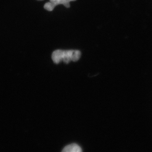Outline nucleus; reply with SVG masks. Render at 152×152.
Masks as SVG:
<instances>
[{
	"instance_id": "f257e3e1",
	"label": "nucleus",
	"mask_w": 152,
	"mask_h": 152,
	"mask_svg": "<svg viewBox=\"0 0 152 152\" xmlns=\"http://www.w3.org/2000/svg\"><path fill=\"white\" fill-rule=\"evenodd\" d=\"M81 55V52L77 50H58L53 52L52 58L56 64H59L62 61L66 64H69L71 61L75 62L78 61Z\"/></svg>"
},
{
	"instance_id": "f03ea898",
	"label": "nucleus",
	"mask_w": 152,
	"mask_h": 152,
	"mask_svg": "<svg viewBox=\"0 0 152 152\" xmlns=\"http://www.w3.org/2000/svg\"><path fill=\"white\" fill-rule=\"evenodd\" d=\"M76 0H50V2L46 3L44 5V9L48 11H52L55 7L59 5H64L66 8L70 7V2Z\"/></svg>"
},
{
	"instance_id": "7ed1b4c3",
	"label": "nucleus",
	"mask_w": 152,
	"mask_h": 152,
	"mask_svg": "<svg viewBox=\"0 0 152 152\" xmlns=\"http://www.w3.org/2000/svg\"><path fill=\"white\" fill-rule=\"evenodd\" d=\"M62 152H82V150L77 144L73 143L66 146Z\"/></svg>"
},
{
	"instance_id": "20e7f679",
	"label": "nucleus",
	"mask_w": 152,
	"mask_h": 152,
	"mask_svg": "<svg viewBox=\"0 0 152 152\" xmlns=\"http://www.w3.org/2000/svg\"><path fill=\"white\" fill-rule=\"evenodd\" d=\"M37 1H43V0H37Z\"/></svg>"
}]
</instances>
